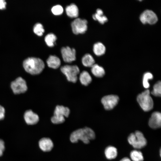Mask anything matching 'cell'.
I'll return each instance as SVG.
<instances>
[{
  "label": "cell",
  "mask_w": 161,
  "mask_h": 161,
  "mask_svg": "<svg viewBox=\"0 0 161 161\" xmlns=\"http://www.w3.org/2000/svg\"><path fill=\"white\" fill-rule=\"evenodd\" d=\"M81 61L83 65L86 67H92L95 64V59L89 53L84 55L82 58Z\"/></svg>",
  "instance_id": "obj_20"
},
{
  "label": "cell",
  "mask_w": 161,
  "mask_h": 161,
  "mask_svg": "<svg viewBox=\"0 0 161 161\" xmlns=\"http://www.w3.org/2000/svg\"><path fill=\"white\" fill-rule=\"evenodd\" d=\"M153 95L155 96H160L161 94V83L160 81H158L153 86V89L151 92Z\"/></svg>",
  "instance_id": "obj_25"
},
{
  "label": "cell",
  "mask_w": 161,
  "mask_h": 161,
  "mask_svg": "<svg viewBox=\"0 0 161 161\" xmlns=\"http://www.w3.org/2000/svg\"><path fill=\"white\" fill-rule=\"evenodd\" d=\"M5 110L4 107L0 105V120L3 119L4 117Z\"/></svg>",
  "instance_id": "obj_30"
},
{
  "label": "cell",
  "mask_w": 161,
  "mask_h": 161,
  "mask_svg": "<svg viewBox=\"0 0 161 161\" xmlns=\"http://www.w3.org/2000/svg\"><path fill=\"white\" fill-rule=\"evenodd\" d=\"M140 19L143 24H153L158 21L156 14L152 11L147 10L144 11L140 15Z\"/></svg>",
  "instance_id": "obj_9"
},
{
  "label": "cell",
  "mask_w": 161,
  "mask_h": 161,
  "mask_svg": "<svg viewBox=\"0 0 161 161\" xmlns=\"http://www.w3.org/2000/svg\"><path fill=\"white\" fill-rule=\"evenodd\" d=\"M33 31L35 34L39 36H41L44 32L42 25L40 23L36 24L33 27Z\"/></svg>",
  "instance_id": "obj_26"
},
{
  "label": "cell",
  "mask_w": 161,
  "mask_h": 161,
  "mask_svg": "<svg viewBox=\"0 0 161 161\" xmlns=\"http://www.w3.org/2000/svg\"><path fill=\"white\" fill-rule=\"evenodd\" d=\"M4 149V142L3 140L0 139V157L2 155Z\"/></svg>",
  "instance_id": "obj_29"
},
{
  "label": "cell",
  "mask_w": 161,
  "mask_h": 161,
  "mask_svg": "<svg viewBox=\"0 0 161 161\" xmlns=\"http://www.w3.org/2000/svg\"><path fill=\"white\" fill-rule=\"evenodd\" d=\"M153 78V75L149 72H146L144 74L143 79V86L145 88H149L150 85L148 82V80Z\"/></svg>",
  "instance_id": "obj_27"
},
{
  "label": "cell",
  "mask_w": 161,
  "mask_h": 161,
  "mask_svg": "<svg viewBox=\"0 0 161 161\" xmlns=\"http://www.w3.org/2000/svg\"><path fill=\"white\" fill-rule=\"evenodd\" d=\"M38 144L40 148L45 152L50 151L53 147L52 141L49 138L44 137L41 138L39 141Z\"/></svg>",
  "instance_id": "obj_14"
},
{
  "label": "cell",
  "mask_w": 161,
  "mask_h": 161,
  "mask_svg": "<svg viewBox=\"0 0 161 161\" xmlns=\"http://www.w3.org/2000/svg\"><path fill=\"white\" fill-rule=\"evenodd\" d=\"M79 79L81 83L85 86L88 85L92 80L91 75L86 71H83L80 73Z\"/></svg>",
  "instance_id": "obj_19"
},
{
  "label": "cell",
  "mask_w": 161,
  "mask_h": 161,
  "mask_svg": "<svg viewBox=\"0 0 161 161\" xmlns=\"http://www.w3.org/2000/svg\"><path fill=\"white\" fill-rule=\"evenodd\" d=\"M61 70L69 81L74 83L77 81V75L80 72L79 69L77 66L65 65L61 67Z\"/></svg>",
  "instance_id": "obj_6"
},
{
  "label": "cell",
  "mask_w": 161,
  "mask_h": 161,
  "mask_svg": "<svg viewBox=\"0 0 161 161\" xmlns=\"http://www.w3.org/2000/svg\"><path fill=\"white\" fill-rule=\"evenodd\" d=\"M6 2L3 0H0V9H3L5 8Z\"/></svg>",
  "instance_id": "obj_31"
},
{
  "label": "cell",
  "mask_w": 161,
  "mask_h": 161,
  "mask_svg": "<svg viewBox=\"0 0 161 161\" xmlns=\"http://www.w3.org/2000/svg\"><path fill=\"white\" fill-rule=\"evenodd\" d=\"M95 137V133L92 129L85 127L73 131L70 135V139L72 143H77L80 140L84 143L88 144L90 140L94 139Z\"/></svg>",
  "instance_id": "obj_2"
},
{
  "label": "cell",
  "mask_w": 161,
  "mask_h": 161,
  "mask_svg": "<svg viewBox=\"0 0 161 161\" xmlns=\"http://www.w3.org/2000/svg\"><path fill=\"white\" fill-rule=\"evenodd\" d=\"M105 154L108 159H114L117 155V150L114 147L109 146L106 148L105 151Z\"/></svg>",
  "instance_id": "obj_22"
},
{
  "label": "cell",
  "mask_w": 161,
  "mask_h": 161,
  "mask_svg": "<svg viewBox=\"0 0 161 161\" xmlns=\"http://www.w3.org/2000/svg\"><path fill=\"white\" fill-rule=\"evenodd\" d=\"M129 143L133 147L140 149L145 147L147 144V140L143 134L140 131H136L130 134L128 137Z\"/></svg>",
  "instance_id": "obj_5"
},
{
  "label": "cell",
  "mask_w": 161,
  "mask_h": 161,
  "mask_svg": "<svg viewBox=\"0 0 161 161\" xmlns=\"http://www.w3.org/2000/svg\"><path fill=\"white\" fill-rule=\"evenodd\" d=\"M62 58L66 63H70L75 60L76 50L74 48L68 46L63 47L61 49Z\"/></svg>",
  "instance_id": "obj_10"
},
{
  "label": "cell",
  "mask_w": 161,
  "mask_h": 161,
  "mask_svg": "<svg viewBox=\"0 0 161 161\" xmlns=\"http://www.w3.org/2000/svg\"><path fill=\"white\" fill-rule=\"evenodd\" d=\"M148 125L151 128L156 129L161 126V114L159 112H153L150 118Z\"/></svg>",
  "instance_id": "obj_13"
},
{
  "label": "cell",
  "mask_w": 161,
  "mask_h": 161,
  "mask_svg": "<svg viewBox=\"0 0 161 161\" xmlns=\"http://www.w3.org/2000/svg\"><path fill=\"white\" fill-rule=\"evenodd\" d=\"M91 67V72L95 77L100 78L105 75V71L103 68L97 64H95Z\"/></svg>",
  "instance_id": "obj_21"
},
{
  "label": "cell",
  "mask_w": 161,
  "mask_h": 161,
  "mask_svg": "<svg viewBox=\"0 0 161 161\" xmlns=\"http://www.w3.org/2000/svg\"><path fill=\"white\" fill-rule=\"evenodd\" d=\"M119 101L118 96L110 95L103 97L101 100L105 109L107 110L113 109L117 104Z\"/></svg>",
  "instance_id": "obj_11"
},
{
  "label": "cell",
  "mask_w": 161,
  "mask_h": 161,
  "mask_svg": "<svg viewBox=\"0 0 161 161\" xmlns=\"http://www.w3.org/2000/svg\"><path fill=\"white\" fill-rule=\"evenodd\" d=\"M130 156L133 161H143L144 160L142 152L139 151H132L130 153Z\"/></svg>",
  "instance_id": "obj_24"
},
{
  "label": "cell",
  "mask_w": 161,
  "mask_h": 161,
  "mask_svg": "<svg viewBox=\"0 0 161 161\" xmlns=\"http://www.w3.org/2000/svg\"><path fill=\"white\" fill-rule=\"evenodd\" d=\"M106 48L105 46L102 43L98 42L95 44L93 46V51L97 56H100L105 52Z\"/></svg>",
  "instance_id": "obj_18"
},
{
  "label": "cell",
  "mask_w": 161,
  "mask_h": 161,
  "mask_svg": "<svg viewBox=\"0 0 161 161\" xmlns=\"http://www.w3.org/2000/svg\"><path fill=\"white\" fill-rule=\"evenodd\" d=\"M51 11L54 15L58 16L62 14L64 9L61 5L58 4L55 5L52 7Z\"/></svg>",
  "instance_id": "obj_28"
},
{
  "label": "cell",
  "mask_w": 161,
  "mask_h": 161,
  "mask_svg": "<svg viewBox=\"0 0 161 161\" xmlns=\"http://www.w3.org/2000/svg\"><path fill=\"white\" fill-rule=\"evenodd\" d=\"M56 39V36L54 34L51 33L47 34L44 38L46 44L50 47H52L54 46Z\"/></svg>",
  "instance_id": "obj_23"
},
{
  "label": "cell",
  "mask_w": 161,
  "mask_h": 161,
  "mask_svg": "<svg viewBox=\"0 0 161 161\" xmlns=\"http://www.w3.org/2000/svg\"><path fill=\"white\" fill-rule=\"evenodd\" d=\"M69 108L63 106H57L55 109L54 115L51 118L54 124H59L63 123L65 120V117H68L70 113Z\"/></svg>",
  "instance_id": "obj_4"
},
{
  "label": "cell",
  "mask_w": 161,
  "mask_h": 161,
  "mask_svg": "<svg viewBox=\"0 0 161 161\" xmlns=\"http://www.w3.org/2000/svg\"><path fill=\"white\" fill-rule=\"evenodd\" d=\"M68 16L71 18H77L79 15V10L77 6L72 3L67 6L65 8Z\"/></svg>",
  "instance_id": "obj_15"
},
{
  "label": "cell",
  "mask_w": 161,
  "mask_h": 161,
  "mask_svg": "<svg viewBox=\"0 0 161 161\" xmlns=\"http://www.w3.org/2000/svg\"><path fill=\"white\" fill-rule=\"evenodd\" d=\"M23 66L28 73L32 75H36L43 71L45 64L43 61L39 58L30 57L24 61Z\"/></svg>",
  "instance_id": "obj_1"
},
{
  "label": "cell",
  "mask_w": 161,
  "mask_h": 161,
  "mask_svg": "<svg viewBox=\"0 0 161 161\" xmlns=\"http://www.w3.org/2000/svg\"><path fill=\"white\" fill-rule=\"evenodd\" d=\"M48 66L50 68L56 69L60 66L61 61L60 58L54 55H50L47 60Z\"/></svg>",
  "instance_id": "obj_16"
},
{
  "label": "cell",
  "mask_w": 161,
  "mask_h": 161,
  "mask_svg": "<svg viewBox=\"0 0 161 161\" xmlns=\"http://www.w3.org/2000/svg\"><path fill=\"white\" fill-rule=\"evenodd\" d=\"M24 118L26 123L30 125L36 124L39 120V117L38 114L31 110H27L25 112Z\"/></svg>",
  "instance_id": "obj_12"
},
{
  "label": "cell",
  "mask_w": 161,
  "mask_h": 161,
  "mask_svg": "<svg viewBox=\"0 0 161 161\" xmlns=\"http://www.w3.org/2000/svg\"><path fill=\"white\" fill-rule=\"evenodd\" d=\"M87 23L86 19L76 18L71 23L72 32L76 35L85 33L87 29Z\"/></svg>",
  "instance_id": "obj_7"
},
{
  "label": "cell",
  "mask_w": 161,
  "mask_h": 161,
  "mask_svg": "<svg viewBox=\"0 0 161 161\" xmlns=\"http://www.w3.org/2000/svg\"><path fill=\"white\" fill-rule=\"evenodd\" d=\"M11 87L15 94L24 93L27 89L26 81L21 77L17 78L11 83Z\"/></svg>",
  "instance_id": "obj_8"
},
{
  "label": "cell",
  "mask_w": 161,
  "mask_h": 161,
  "mask_svg": "<svg viewBox=\"0 0 161 161\" xmlns=\"http://www.w3.org/2000/svg\"><path fill=\"white\" fill-rule=\"evenodd\" d=\"M92 18L102 24H104L108 21L107 17L103 15V11L99 8L97 9L96 10V13L93 15Z\"/></svg>",
  "instance_id": "obj_17"
},
{
  "label": "cell",
  "mask_w": 161,
  "mask_h": 161,
  "mask_svg": "<svg viewBox=\"0 0 161 161\" xmlns=\"http://www.w3.org/2000/svg\"><path fill=\"white\" fill-rule=\"evenodd\" d=\"M120 161H131V160L127 157H124Z\"/></svg>",
  "instance_id": "obj_32"
},
{
  "label": "cell",
  "mask_w": 161,
  "mask_h": 161,
  "mask_svg": "<svg viewBox=\"0 0 161 161\" xmlns=\"http://www.w3.org/2000/svg\"><path fill=\"white\" fill-rule=\"evenodd\" d=\"M137 100L141 108L145 111L151 110L153 107V101L150 95V91L147 89L139 94Z\"/></svg>",
  "instance_id": "obj_3"
}]
</instances>
